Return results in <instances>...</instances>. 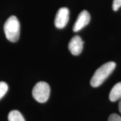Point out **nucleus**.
<instances>
[{
    "mask_svg": "<svg viewBox=\"0 0 121 121\" xmlns=\"http://www.w3.org/2000/svg\"><path fill=\"white\" fill-rule=\"evenodd\" d=\"M114 62H109L104 63L95 72L90 81V84L93 87L99 86L112 73L116 67Z\"/></svg>",
    "mask_w": 121,
    "mask_h": 121,
    "instance_id": "nucleus-1",
    "label": "nucleus"
},
{
    "mask_svg": "<svg viewBox=\"0 0 121 121\" xmlns=\"http://www.w3.org/2000/svg\"><path fill=\"white\" fill-rule=\"evenodd\" d=\"M4 32L6 37L11 42H16L20 37V25L17 18L11 16L7 20L4 24Z\"/></svg>",
    "mask_w": 121,
    "mask_h": 121,
    "instance_id": "nucleus-2",
    "label": "nucleus"
},
{
    "mask_svg": "<svg viewBox=\"0 0 121 121\" xmlns=\"http://www.w3.org/2000/svg\"><path fill=\"white\" fill-rule=\"evenodd\" d=\"M50 86L47 83L40 81L34 86L32 91L33 98L38 102L43 103L48 100L50 95Z\"/></svg>",
    "mask_w": 121,
    "mask_h": 121,
    "instance_id": "nucleus-3",
    "label": "nucleus"
},
{
    "mask_svg": "<svg viewBox=\"0 0 121 121\" xmlns=\"http://www.w3.org/2000/svg\"><path fill=\"white\" fill-rule=\"evenodd\" d=\"M69 10L66 7L60 8L57 11L54 19V25L58 29H62L66 26L69 20Z\"/></svg>",
    "mask_w": 121,
    "mask_h": 121,
    "instance_id": "nucleus-4",
    "label": "nucleus"
},
{
    "mask_svg": "<svg viewBox=\"0 0 121 121\" xmlns=\"http://www.w3.org/2000/svg\"><path fill=\"white\" fill-rule=\"evenodd\" d=\"M90 21V15L86 10H83L78 15V19L76 21L73 27V30L75 32H78L83 28L86 26Z\"/></svg>",
    "mask_w": 121,
    "mask_h": 121,
    "instance_id": "nucleus-5",
    "label": "nucleus"
},
{
    "mask_svg": "<svg viewBox=\"0 0 121 121\" xmlns=\"http://www.w3.org/2000/svg\"><path fill=\"white\" fill-rule=\"evenodd\" d=\"M84 42L79 36L76 35L71 39L69 44V49L74 56H78L82 52Z\"/></svg>",
    "mask_w": 121,
    "mask_h": 121,
    "instance_id": "nucleus-6",
    "label": "nucleus"
},
{
    "mask_svg": "<svg viewBox=\"0 0 121 121\" xmlns=\"http://www.w3.org/2000/svg\"><path fill=\"white\" fill-rule=\"evenodd\" d=\"M109 97L110 100L113 102L121 99V82L117 83L113 87Z\"/></svg>",
    "mask_w": 121,
    "mask_h": 121,
    "instance_id": "nucleus-7",
    "label": "nucleus"
},
{
    "mask_svg": "<svg viewBox=\"0 0 121 121\" xmlns=\"http://www.w3.org/2000/svg\"><path fill=\"white\" fill-rule=\"evenodd\" d=\"M9 121H25L22 113L16 110L10 112L8 115Z\"/></svg>",
    "mask_w": 121,
    "mask_h": 121,
    "instance_id": "nucleus-8",
    "label": "nucleus"
},
{
    "mask_svg": "<svg viewBox=\"0 0 121 121\" xmlns=\"http://www.w3.org/2000/svg\"><path fill=\"white\" fill-rule=\"evenodd\" d=\"M8 85L4 81H0V99L4 97L8 90Z\"/></svg>",
    "mask_w": 121,
    "mask_h": 121,
    "instance_id": "nucleus-9",
    "label": "nucleus"
},
{
    "mask_svg": "<svg viewBox=\"0 0 121 121\" xmlns=\"http://www.w3.org/2000/svg\"><path fill=\"white\" fill-rule=\"evenodd\" d=\"M121 7V0H113L112 8L114 11H117Z\"/></svg>",
    "mask_w": 121,
    "mask_h": 121,
    "instance_id": "nucleus-10",
    "label": "nucleus"
},
{
    "mask_svg": "<svg viewBox=\"0 0 121 121\" xmlns=\"http://www.w3.org/2000/svg\"><path fill=\"white\" fill-rule=\"evenodd\" d=\"M108 121H121V117L117 114H112L108 118Z\"/></svg>",
    "mask_w": 121,
    "mask_h": 121,
    "instance_id": "nucleus-11",
    "label": "nucleus"
},
{
    "mask_svg": "<svg viewBox=\"0 0 121 121\" xmlns=\"http://www.w3.org/2000/svg\"><path fill=\"white\" fill-rule=\"evenodd\" d=\"M118 108H119V110L120 112V113H121V99L119 100V105H118Z\"/></svg>",
    "mask_w": 121,
    "mask_h": 121,
    "instance_id": "nucleus-12",
    "label": "nucleus"
}]
</instances>
